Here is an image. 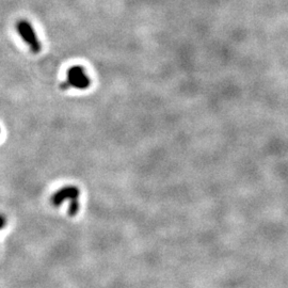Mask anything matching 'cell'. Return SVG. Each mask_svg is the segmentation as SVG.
Masks as SVG:
<instances>
[{
  "label": "cell",
  "mask_w": 288,
  "mask_h": 288,
  "mask_svg": "<svg viewBox=\"0 0 288 288\" xmlns=\"http://www.w3.org/2000/svg\"><path fill=\"white\" fill-rule=\"evenodd\" d=\"M79 196L80 191L75 186H64L57 190L52 196V204L57 207L60 206L64 201H69L68 213L71 217L76 215L79 211Z\"/></svg>",
  "instance_id": "6da1fadb"
},
{
  "label": "cell",
  "mask_w": 288,
  "mask_h": 288,
  "mask_svg": "<svg viewBox=\"0 0 288 288\" xmlns=\"http://www.w3.org/2000/svg\"><path fill=\"white\" fill-rule=\"evenodd\" d=\"M16 30L19 34V37L28 45L30 51L33 54H39L42 51L41 41L39 40L37 33H35L32 25L28 20L21 19L17 21Z\"/></svg>",
  "instance_id": "3957f363"
},
{
  "label": "cell",
  "mask_w": 288,
  "mask_h": 288,
  "mask_svg": "<svg viewBox=\"0 0 288 288\" xmlns=\"http://www.w3.org/2000/svg\"><path fill=\"white\" fill-rule=\"evenodd\" d=\"M7 225V219L4 214L0 213V230H3Z\"/></svg>",
  "instance_id": "277c9868"
},
{
  "label": "cell",
  "mask_w": 288,
  "mask_h": 288,
  "mask_svg": "<svg viewBox=\"0 0 288 288\" xmlns=\"http://www.w3.org/2000/svg\"><path fill=\"white\" fill-rule=\"evenodd\" d=\"M91 86V79L87 75L85 68L79 65L71 66L67 70L66 81L61 83V89L67 90L74 88L77 90H87Z\"/></svg>",
  "instance_id": "7a4b0ae2"
}]
</instances>
